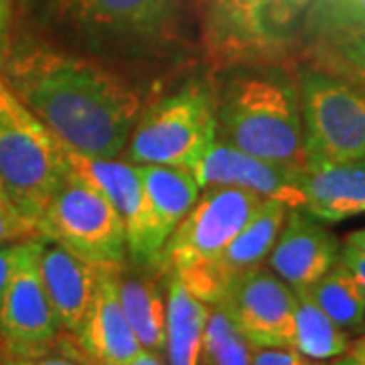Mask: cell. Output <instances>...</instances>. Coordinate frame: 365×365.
<instances>
[{
  "label": "cell",
  "mask_w": 365,
  "mask_h": 365,
  "mask_svg": "<svg viewBox=\"0 0 365 365\" xmlns=\"http://www.w3.org/2000/svg\"><path fill=\"white\" fill-rule=\"evenodd\" d=\"M0 71L63 148L114 158L143 114V93L104 63L39 41H13Z\"/></svg>",
  "instance_id": "1"
},
{
  "label": "cell",
  "mask_w": 365,
  "mask_h": 365,
  "mask_svg": "<svg viewBox=\"0 0 365 365\" xmlns=\"http://www.w3.org/2000/svg\"><path fill=\"white\" fill-rule=\"evenodd\" d=\"M217 136L235 148L290 169H307L299 93L284 79L242 76L215 106Z\"/></svg>",
  "instance_id": "2"
},
{
  "label": "cell",
  "mask_w": 365,
  "mask_h": 365,
  "mask_svg": "<svg viewBox=\"0 0 365 365\" xmlns=\"http://www.w3.org/2000/svg\"><path fill=\"white\" fill-rule=\"evenodd\" d=\"M67 167L63 144L14 93L0 71V185L16 211L37 225Z\"/></svg>",
  "instance_id": "3"
},
{
  "label": "cell",
  "mask_w": 365,
  "mask_h": 365,
  "mask_svg": "<svg viewBox=\"0 0 365 365\" xmlns=\"http://www.w3.org/2000/svg\"><path fill=\"white\" fill-rule=\"evenodd\" d=\"M45 11L93 51L155 53L181 31V0H45Z\"/></svg>",
  "instance_id": "4"
},
{
  "label": "cell",
  "mask_w": 365,
  "mask_h": 365,
  "mask_svg": "<svg viewBox=\"0 0 365 365\" xmlns=\"http://www.w3.org/2000/svg\"><path fill=\"white\" fill-rule=\"evenodd\" d=\"M215 106L207 83L182 86L138 118L124 148L126 160L195 170L217 138Z\"/></svg>",
  "instance_id": "5"
},
{
  "label": "cell",
  "mask_w": 365,
  "mask_h": 365,
  "mask_svg": "<svg viewBox=\"0 0 365 365\" xmlns=\"http://www.w3.org/2000/svg\"><path fill=\"white\" fill-rule=\"evenodd\" d=\"M37 230L83 260L98 266H122L128 240L114 205L76 170L67 173L49 197Z\"/></svg>",
  "instance_id": "6"
},
{
  "label": "cell",
  "mask_w": 365,
  "mask_h": 365,
  "mask_svg": "<svg viewBox=\"0 0 365 365\" xmlns=\"http://www.w3.org/2000/svg\"><path fill=\"white\" fill-rule=\"evenodd\" d=\"M307 169L365 158V91L327 71L300 83Z\"/></svg>",
  "instance_id": "7"
},
{
  "label": "cell",
  "mask_w": 365,
  "mask_h": 365,
  "mask_svg": "<svg viewBox=\"0 0 365 365\" xmlns=\"http://www.w3.org/2000/svg\"><path fill=\"white\" fill-rule=\"evenodd\" d=\"M264 197L237 187H205L165 248V268L215 260L252 220Z\"/></svg>",
  "instance_id": "8"
},
{
  "label": "cell",
  "mask_w": 365,
  "mask_h": 365,
  "mask_svg": "<svg viewBox=\"0 0 365 365\" xmlns=\"http://www.w3.org/2000/svg\"><path fill=\"white\" fill-rule=\"evenodd\" d=\"M45 237H31L29 250L16 268L0 304V355L33 357L53 349L61 339V323L53 311L39 272Z\"/></svg>",
  "instance_id": "9"
},
{
  "label": "cell",
  "mask_w": 365,
  "mask_h": 365,
  "mask_svg": "<svg viewBox=\"0 0 365 365\" xmlns=\"http://www.w3.org/2000/svg\"><path fill=\"white\" fill-rule=\"evenodd\" d=\"M66 155L71 170L96 187L122 217L132 264L144 270L165 268V248L158 244L150 222L146 193L136 165L118 157H86L69 150H66Z\"/></svg>",
  "instance_id": "10"
},
{
  "label": "cell",
  "mask_w": 365,
  "mask_h": 365,
  "mask_svg": "<svg viewBox=\"0 0 365 365\" xmlns=\"http://www.w3.org/2000/svg\"><path fill=\"white\" fill-rule=\"evenodd\" d=\"M254 347H292L297 292L270 268L242 274L220 302Z\"/></svg>",
  "instance_id": "11"
},
{
  "label": "cell",
  "mask_w": 365,
  "mask_h": 365,
  "mask_svg": "<svg viewBox=\"0 0 365 365\" xmlns=\"http://www.w3.org/2000/svg\"><path fill=\"white\" fill-rule=\"evenodd\" d=\"M193 175L199 189L237 187L264 199L280 201L290 209H302L304 205V193L300 189L302 170L248 155L220 136L209 146Z\"/></svg>",
  "instance_id": "12"
},
{
  "label": "cell",
  "mask_w": 365,
  "mask_h": 365,
  "mask_svg": "<svg viewBox=\"0 0 365 365\" xmlns=\"http://www.w3.org/2000/svg\"><path fill=\"white\" fill-rule=\"evenodd\" d=\"M339 240L302 209H288L268 266L288 287L311 288L339 262Z\"/></svg>",
  "instance_id": "13"
},
{
  "label": "cell",
  "mask_w": 365,
  "mask_h": 365,
  "mask_svg": "<svg viewBox=\"0 0 365 365\" xmlns=\"http://www.w3.org/2000/svg\"><path fill=\"white\" fill-rule=\"evenodd\" d=\"M118 270L100 266L90 311L73 337L90 365H128L143 349L118 297Z\"/></svg>",
  "instance_id": "14"
},
{
  "label": "cell",
  "mask_w": 365,
  "mask_h": 365,
  "mask_svg": "<svg viewBox=\"0 0 365 365\" xmlns=\"http://www.w3.org/2000/svg\"><path fill=\"white\" fill-rule=\"evenodd\" d=\"M311 0H223L209 11L211 35L217 45L235 49H268Z\"/></svg>",
  "instance_id": "15"
},
{
  "label": "cell",
  "mask_w": 365,
  "mask_h": 365,
  "mask_svg": "<svg viewBox=\"0 0 365 365\" xmlns=\"http://www.w3.org/2000/svg\"><path fill=\"white\" fill-rule=\"evenodd\" d=\"M39 272L61 329L76 337L90 311L100 266L45 237L39 254Z\"/></svg>",
  "instance_id": "16"
},
{
  "label": "cell",
  "mask_w": 365,
  "mask_h": 365,
  "mask_svg": "<svg viewBox=\"0 0 365 365\" xmlns=\"http://www.w3.org/2000/svg\"><path fill=\"white\" fill-rule=\"evenodd\" d=\"M300 189L302 211L319 222L337 223L365 213V158L304 169Z\"/></svg>",
  "instance_id": "17"
},
{
  "label": "cell",
  "mask_w": 365,
  "mask_h": 365,
  "mask_svg": "<svg viewBox=\"0 0 365 365\" xmlns=\"http://www.w3.org/2000/svg\"><path fill=\"white\" fill-rule=\"evenodd\" d=\"M288 209L290 207L280 201L264 199L260 207L252 215V220L227 244V248L223 250L215 260L207 262L209 268L225 288V292L235 278L260 268L262 264L268 260L274 242L284 225Z\"/></svg>",
  "instance_id": "18"
},
{
  "label": "cell",
  "mask_w": 365,
  "mask_h": 365,
  "mask_svg": "<svg viewBox=\"0 0 365 365\" xmlns=\"http://www.w3.org/2000/svg\"><path fill=\"white\" fill-rule=\"evenodd\" d=\"M143 181L150 222L158 244L167 248V242L195 205L199 197V182L193 170L167 165H136Z\"/></svg>",
  "instance_id": "19"
},
{
  "label": "cell",
  "mask_w": 365,
  "mask_h": 365,
  "mask_svg": "<svg viewBox=\"0 0 365 365\" xmlns=\"http://www.w3.org/2000/svg\"><path fill=\"white\" fill-rule=\"evenodd\" d=\"M118 270V297L143 349L165 359L167 299L163 297L150 270Z\"/></svg>",
  "instance_id": "20"
},
{
  "label": "cell",
  "mask_w": 365,
  "mask_h": 365,
  "mask_svg": "<svg viewBox=\"0 0 365 365\" xmlns=\"http://www.w3.org/2000/svg\"><path fill=\"white\" fill-rule=\"evenodd\" d=\"M209 304L193 297L181 278L169 274L167 290V327H165V361L167 365H199L203 333L207 325Z\"/></svg>",
  "instance_id": "21"
},
{
  "label": "cell",
  "mask_w": 365,
  "mask_h": 365,
  "mask_svg": "<svg viewBox=\"0 0 365 365\" xmlns=\"http://www.w3.org/2000/svg\"><path fill=\"white\" fill-rule=\"evenodd\" d=\"M294 292H297V309H294L292 349H297L314 361H327L345 355L351 343L347 337V331L341 329L314 302L309 288H300Z\"/></svg>",
  "instance_id": "22"
},
{
  "label": "cell",
  "mask_w": 365,
  "mask_h": 365,
  "mask_svg": "<svg viewBox=\"0 0 365 365\" xmlns=\"http://www.w3.org/2000/svg\"><path fill=\"white\" fill-rule=\"evenodd\" d=\"M309 292L341 329L353 331L365 325V290L341 260Z\"/></svg>",
  "instance_id": "23"
},
{
  "label": "cell",
  "mask_w": 365,
  "mask_h": 365,
  "mask_svg": "<svg viewBox=\"0 0 365 365\" xmlns=\"http://www.w3.org/2000/svg\"><path fill=\"white\" fill-rule=\"evenodd\" d=\"M365 31V0H311L302 13V33L313 45Z\"/></svg>",
  "instance_id": "24"
},
{
  "label": "cell",
  "mask_w": 365,
  "mask_h": 365,
  "mask_svg": "<svg viewBox=\"0 0 365 365\" xmlns=\"http://www.w3.org/2000/svg\"><path fill=\"white\" fill-rule=\"evenodd\" d=\"M254 345L235 325L230 313L213 304L209 307L207 325L203 333L201 359L207 365H252Z\"/></svg>",
  "instance_id": "25"
},
{
  "label": "cell",
  "mask_w": 365,
  "mask_h": 365,
  "mask_svg": "<svg viewBox=\"0 0 365 365\" xmlns=\"http://www.w3.org/2000/svg\"><path fill=\"white\" fill-rule=\"evenodd\" d=\"M317 66L365 91V31L337 41L313 45Z\"/></svg>",
  "instance_id": "26"
},
{
  "label": "cell",
  "mask_w": 365,
  "mask_h": 365,
  "mask_svg": "<svg viewBox=\"0 0 365 365\" xmlns=\"http://www.w3.org/2000/svg\"><path fill=\"white\" fill-rule=\"evenodd\" d=\"M71 337V335H69ZM0 365H90L86 355L81 353L76 339H67L61 335L59 343L49 351L33 355V357H2Z\"/></svg>",
  "instance_id": "27"
},
{
  "label": "cell",
  "mask_w": 365,
  "mask_h": 365,
  "mask_svg": "<svg viewBox=\"0 0 365 365\" xmlns=\"http://www.w3.org/2000/svg\"><path fill=\"white\" fill-rule=\"evenodd\" d=\"M41 235L37 225L21 215L14 205H0V246Z\"/></svg>",
  "instance_id": "28"
},
{
  "label": "cell",
  "mask_w": 365,
  "mask_h": 365,
  "mask_svg": "<svg viewBox=\"0 0 365 365\" xmlns=\"http://www.w3.org/2000/svg\"><path fill=\"white\" fill-rule=\"evenodd\" d=\"M29 244H31V237L0 246V304H2V300L6 297V290L11 287V282H13L16 268H19L21 260H23L25 252L29 250Z\"/></svg>",
  "instance_id": "29"
},
{
  "label": "cell",
  "mask_w": 365,
  "mask_h": 365,
  "mask_svg": "<svg viewBox=\"0 0 365 365\" xmlns=\"http://www.w3.org/2000/svg\"><path fill=\"white\" fill-rule=\"evenodd\" d=\"M252 365H321L292 347H254Z\"/></svg>",
  "instance_id": "30"
},
{
  "label": "cell",
  "mask_w": 365,
  "mask_h": 365,
  "mask_svg": "<svg viewBox=\"0 0 365 365\" xmlns=\"http://www.w3.org/2000/svg\"><path fill=\"white\" fill-rule=\"evenodd\" d=\"M14 0H0V66L13 47Z\"/></svg>",
  "instance_id": "31"
},
{
  "label": "cell",
  "mask_w": 365,
  "mask_h": 365,
  "mask_svg": "<svg viewBox=\"0 0 365 365\" xmlns=\"http://www.w3.org/2000/svg\"><path fill=\"white\" fill-rule=\"evenodd\" d=\"M339 260L351 270L353 276L357 278V282H359L365 290V252L349 248V246H343V248H341Z\"/></svg>",
  "instance_id": "32"
},
{
  "label": "cell",
  "mask_w": 365,
  "mask_h": 365,
  "mask_svg": "<svg viewBox=\"0 0 365 365\" xmlns=\"http://www.w3.org/2000/svg\"><path fill=\"white\" fill-rule=\"evenodd\" d=\"M128 365H167V361H165L163 357L155 355V353L140 349V353H138Z\"/></svg>",
  "instance_id": "33"
},
{
  "label": "cell",
  "mask_w": 365,
  "mask_h": 365,
  "mask_svg": "<svg viewBox=\"0 0 365 365\" xmlns=\"http://www.w3.org/2000/svg\"><path fill=\"white\" fill-rule=\"evenodd\" d=\"M345 246L365 252V227L364 230H357V232H353V234L347 235V237H345Z\"/></svg>",
  "instance_id": "34"
},
{
  "label": "cell",
  "mask_w": 365,
  "mask_h": 365,
  "mask_svg": "<svg viewBox=\"0 0 365 365\" xmlns=\"http://www.w3.org/2000/svg\"><path fill=\"white\" fill-rule=\"evenodd\" d=\"M347 355H351V357H355V359H359V361L365 364V335L359 337V339H355L353 343H349Z\"/></svg>",
  "instance_id": "35"
},
{
  "label": "cell",
  "mask_w": 365,
  "mask_h": 365,
  "mask_svg": "<svg viewBox=\"0 0 365 365\" xmlns=\"http://www.w3.org/2000/svg\"><path fill=\"white\" fill-rule=\"evenodd\" d=\"M329 365H365V364L345 353V355H341V357H335V359H333Z\"/></svg>",
  "instance_id": "36"
},
{
  "label": "cell",
  "mask_w": 365,
  "mask_h": 365,
  "mask_svg": "<svg viewBox=\"0 0 365 365\" xmlns=\"http://www.w3.org/2000/svg\"><path fill=\"white\" fill-rule=\"evenodd\" d=\"M0 205H13L11 203V199H9V195H6V191L0 187Z\"/></svg>",
  "instance_id": "37"
},
{
  "label": "cell",
  "mask_w": 365,
  "mask_h": 365,
  "mask_svg": "<svg viewBox=\"0 0 365 365\" xmlns=\"http://www.w3.org/2000/svg\"><path fill=\"white\" fill-rule=\"evenodd\" d=\"M203 365H207V364H203Z\"/></svg>",
  "instance_id": "38"
},
{
  "label": "cell",
  "mask_w": 365,
  "mask_h": 365,
  "mask_svg": "<svg viewBox=\"0 0 365 365\" xmlns=\"http://www.w3.org/2000/svg\"><path fill=\"white\" fill-rule=\"evenodd\" d=\"M0 187H2V185H0Z\"/></svg>",
  "instance_id": "39"
}]
</instances>
